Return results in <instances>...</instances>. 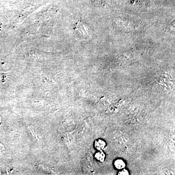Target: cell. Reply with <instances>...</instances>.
<instances>
[{
	"label": "cell",
	"mask_w": 175,
	"mask_h": 175,
	"mask_svg": "<svg viewBox=\"0 0 175 175\" xmlns=\"http://www.w3.org/2000/svg\"><path fill=\"white\" fill-rule=\"evenodd\" d=\"M94 146L95 148L97 149L98 151H102L106 147V144L104 141L99 139L95 141L94 143Z\"/></svg>",
	"instance_id": "1"
},
{
	"label": "cell",
	"mask_w": 175,
	"mask_h": 175,
	"mask_svg": "<svg viewBox=\"0 0 175 175\" xmlns=\"http://www.w3.org/2000/svg\"><path fill=\"white\" fill-rule=\"evenodd\" d=\"M115 166L117 169L121 170L125 168V163L122 159H117L115 161Z\"/></svg>",
	"instance_id": "2"
},
{
	"label": "cell",
	"mask_w": 175,
	"mask_h": 175,
	"mask_svg": "<svg viewBox=\"0 0 175 175\" xmlns=\"http://www.w3.org/2000/svg\"><path fill=\"white\" fill-rule=\"evenodd\" d=\"M95 158L100 162H103L105 159V154L102 151H99L95 154Z\"/></svg>",
	"instance_id": "3"
},
{
	"label": "cell",
	"mask_w": 175,
	"mask_h": 175,
	"mask_svg": "<svg viewBox=\"0 0 175 175\" xmlns=\"http://www.w3.org/2000/svg\"><path fill=\"white\" fill-rule=\"evenodd\" d=\"M119 175H129V173H128V171L127 170L125 169H121V170L119 172Z\"/></svg>",
	"instance_id": "4"
}]
</instances>
